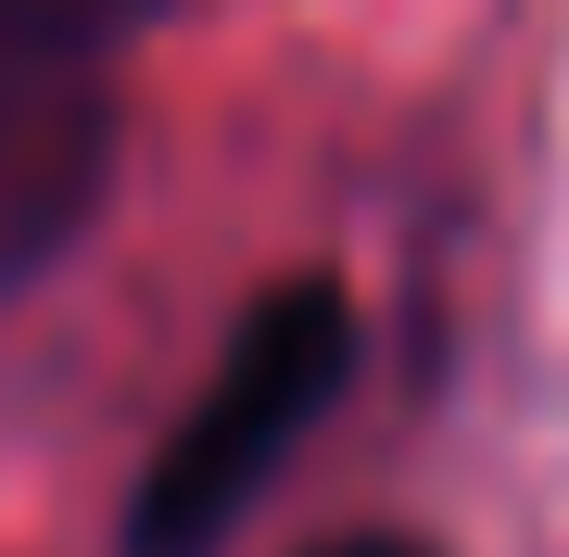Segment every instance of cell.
I'll return each mask as SVG.
<instances>
[{
	"label": "cell",
	"instance_id": "obj_1",
	"mask_svg": "<svg viewBox=\"0 0 569 557\" xmlns=\"http://www.w3.org/2000/svg\"><path fill=\"white\" fill-rule=\"evenodd\" d=\"M342 392H355V291L317 267L266 279L241 330L216 342L203 392L178 406V431L152 444L140 495H127V557H216Z\"/></svg>",
	"mask_w": 569,
	"mask_h": 557
},
{
	"label": "cell",
	"instance_id": "obj_2",
	"mask_svg": "<svg viewBox=\"0 0 569 557\" xmlns=\"http://www.w3.org/2000/svg\"><path fill=\"white\" fill-rule=\"evenodd\" d=\"M164 13L178 0H0V317L102 228Z\"/></svg>",
	"mask_w": 569,
	"mask_h": 557
},
{
	"label": "cell",
	"instance_id": "obj_3",
	"mask_svg": "<svg viewBox=\"0 0 569 557\" xmlns=\"http://www.w3.org/2000/svg\"><path fill=\"white\" fill-rule=\"evenodd\" d=\"M317 557H430V545H406V533H342V545H317Z\"/></svg>",
	"mask_w": 569,
	"mask_h": 557
}]
</instances>
